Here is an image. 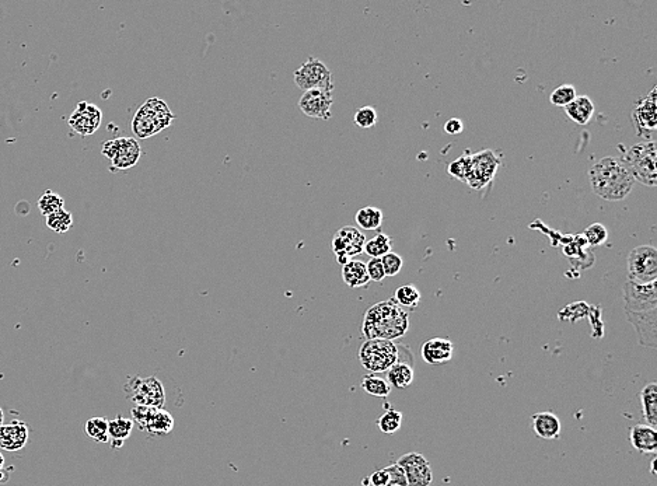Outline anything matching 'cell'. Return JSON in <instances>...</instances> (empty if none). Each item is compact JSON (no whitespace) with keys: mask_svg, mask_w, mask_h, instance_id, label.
I'll use <instances>...</instances> for the list:
<instances>
[{"mask_svg":"<svg viewBox=\"0 0 657 486\" xmlns=\"http://www.w3.org/2000/svg\"><path fill=\"white\" fill-rule=\"evenodd\" d=\"M593 192L601 199L617 202L625 199L635 184L621 157L607 156L598 160L589 170Z\"/></svg>","mask_w":657,"mask_h":486,"instance_id":"1","label":"cell"},{"mask_svg":"<svg viewBox=\"0 0 657 486\" xmlns=\"http://www.w3.org/2000/svg\"><path fill=\"white\" fill-rule=\"evenodd\" d=\"M409 330V317L405 308L394 299L371 306L363 318L362 333L367 339H385L394 342Z\"/></svg>","mask_w":657,"mask_h":486,"instance_id":"2","label":"cell"},{"mask_svg":"<svg viewBox=\"0 0 657 486\" xmlns=\"http://www.w3.org/2000/svg\"><path fill=\"white\" fill-rule=\"evenodd\" d=\"M173 121L174 114L166 102L160 98H149L135 114L132 131L139 139H147L170 127Z\"/></svg>","mask_w":657,"mask_h":486,"instance_id":"3","label":"cell"},{"mask_svg":"<svg viewBox=\"0 0 657 486\" xmlns=\"http://www.w3.org/2000/svg\"><path fill=\"white\" fill-rule=\"evenodd\" d=\"M621 158L635 181H639L640 184L651 188L656 187L657 153L656 143L653 140L633 144Z\"/></svg>","mask_w":657,"mask_h":486,"instance_id":"4","label":"cell"},{"mask_svg":"<svg viewBox=\"0 0 657 486\" xmlns=\"http://www.w3.org/2000/svg\"><path fill=\"white\" fill-rule=\"evenodd\" d=\"M398 348L391 341L366 339L359 349L360 363L370 373H385L400 362Z\"/></svg>","mask_w":657,"mask_h":486,"instance_id":"5","label":"cell"},{"mask_svg":"<svg viewBox=\"0 0 657 486\" xmlns=\"http://www.w3.org/2000/svg\"><path fill=\"white\" fill-rule=\"evenodd\" d=\"M124 391L135 406L163 408L166 402V391L156 377H128Z\"/></svg>","mask_w":657,"mask_h":486,"instance_id":"6","label":"cell"},{"mask_svg":"<svg viewBox=\"0 0 657 486\" xmlns=\"http://www.w3.org/2000/svg\"><path fill=\"white\" fill-rule=\"evenodd\" d=\"M501 167V157L494 150H482L470 154L465 184L472 189H482L494 180Z\"/></svg>","mask_w":657,"mask_h":486,"instance_id":"7","label":"cell"},{"mask_svg":"<svg viewBox=\"0 0 657 486\" xmlns=\"http://www.w3.org/2000/svg\"><path fill=\"white\" fill-rule=\"evenodd\" d=\"M628 281L642 285L657 281V251L653 245H639L629 252Z\"/></svg>","mask_w":657,"mask_h":486,"instance_id":"8","label":"cell"},{"mask_svg":"<svg viewBox=\"0 0 657 486\" xmlns=\"http://www.w3.org/2000/svg\"><path fill=\"white\" fill-rule=\"evenodd\" d=\"M293 79L295 84L303 90V93L317 88L328 91L334 90L331 71L315 57H310L297 71H295Z\"/></svg>","mask_w":657,"mask_h":486,"instance_id":"9","label":"cell"},{"mask_svg":"<svg viewBox=\"0 0 657 486\" xmlns=\"http://www.w3.org/2000/svg\"><path fill=\"white\" fill-rule=\"evenodd\" d=\"M131 413L132 422L151 436H166L174 429L173 415L163 408L133 406Z\"/></svg>","mask_w":657,"mask_h":486,"instance_id":"10","label":"cell"},{"mask_svg":"<svg viewBox=\"0 0 657 486\" xmlns=\"http://www.w3.org/2000/svg\"><path fill=\"white\" fill-rule=\"evenodd\" d=\"M101 153L113 161L114 169L128 170L139 163L142 149L133 138H117L107 140L102 144Z\"/></svg>","mask_w":657,"mask_h":486,"instance_id":"11","label":"cell"},{"mask_svg":"<svg viewBox=\"0 0 657 486\" xmlns=\"http://www.w3.org/2000/svg\"><path fill=\"white\" fill-rule=\"evenodd\" d=\"M624 308L625 312H645L657 308L656 282L642 285L627 279L624 285Z\"/></svg>","mask_w":657,"mask_h":486,"instance_id":"12","label":"cell"},{"mask_svg":"<svg viewBox=\"0 0 657 486\" xmlns=\"http://www.w3.org/2000/svg\"><path fill=\"white\" fill-rule=\"evenodd\" d=\"M364 244L366 237L358 227L344 226L342 229H340L333 239V251L337 256L338 263L344 266L353 256L362 254Z\"/></svg>","mask_w":657,"mask_h":486,"instance_id":"13","label":"cell"},{"mask_svg":"<svg viewBox=\"0 0 657 486\" xmlns=\"http://www.w3.org/2000/svg\"><path fill=\"white\" fill-rule=\"evenodd\" d=\"M334 104L333 91L328 90H308L304 91L299 100V106L307 117L315 120H330L333 117L331 106Z\"/></svg>","mask_w":657,"mask_h":486,"instance_id":"14","label":"cell"},{"mask_svg":"<svg viewBox=\"0 0 657 486\" xmlns=\"http://www.w3.org/2000/svg\"><path fill=\"white\" fill-rule=\"evenodd\" d=\"M397 464L404 469L407 486H430L433 472L429 461L419 453H408L398 458Z\"/></svg>","mask_w":657,"mask_h":486,"instance_id":"15","label":"cell"},{"mask_svg":"<svg viewBox=\"0 0 657 486\" xmlns=\"http://www.w3.org/2000/svg\"><path fill=\"white\" fill-rule=\"evenodd\" d=\"M102 122V111L95 104L82 101L69 118V127L82 136L93 135Z\"/></svg>","mask_w":657,"mask_h":486,"instance_id":"16","label":"cell"},{"mask_svg":"<svg viewBox=\"0 0 657 486\" xmlns=\"http://www.w3.org/2000/svg\"><path fill=\"white\" fill-rule=\"evenodd\" d=\"M627 319L635 328L642 346L657 348V308L645 312H627Z\"/></svg>","mask_w":657,"mask_h":486,"instance_id":"17","label":"cell"},{"mask_svg":"<svg viewBox=\"0 0 657 486\" xmlns=\"http://www.w3.org/2000/svg\"><path fill=\"white\" fill-rule=\"evenodd\" d=\"M656 87L650 90V93L638 101L636 106L632 111L633 125L639 135L643 132H651L656 129L657 120H656Z\"/></svg>","mask_w":657,"mask_h":486,"instance_id":"18","label":"cell"},{"mask_svg":"<svg viewBox=\"0 0 657 486\" xmlns=\"http://www.w3.org/2000/svg\"><path fill=\"white\" fill-rule=\"evenodd\" d=\"M30 439V430L24 422L15 420L9 424L0 426V449L8 451H19L26 447Z\"/></svg>","mask_w":657,"mask_h":486,"instance_id":"19","label":"cell"},{"mask_svg":"<svg viewBox=\"0 0 657 486\" xmlns=\"http://www.w3.org/2000/svg\"><path fill=\"white\" fill-rule=\"evenodd\" d=\"M422 359L432 366L449 363L454 355V345L446 338H432L420 346Z\"/></svg>","mask_w":657,"mask_h":486,"instance_id":"20","label":"cell"},{"mask_svg":"<svg viewBox=\"0 0 657 486\" xmlns=\"http://www.w3.org/2000/svg\"><path fill=\"white\" fill-rule=\"evenodd\" d=\"M531 427L539 439L554 440L561 436L562 424L553 412H538L531 418Z\"/></svg>","mask_w":657,"mask_h":486,"instance_id":"21","label":"cell"},{"mask_svg":"<svg viewBox=\"0 0 657 486\" xmlns=\"http://www.w3.org/2000/svg\"><path fill=\"white\" fill-rule=\"evenodd\" d=\"M629 440L635 450L643 454H653L657 450V431L649 424L632 426Z\"/></svg>","mask_w":657,"mask_h":486,"instance_id":"22","label":"cell"},{"mask_svg":"<svg viewBox=\"0 0 657 486\" xmlns=\"http://www.w3.org/2000/svg\"><path fill=\"white\" fill-rule=\"evenodd\" d=\"M135 423L132 419L118 416L113 420H108V438L109 442H111L113 449H121L124 446V442L128 440L132 435Z\"/></svg>","mask_w":657,"mask_h":486,"instance_id":"23","label":"cell"},{"mask_svg":"<svg viewBox=\"0 0 657 486\" xmlns=\"http://www.w3.org/2000/svg\"><path fill=\"white\" fill-rule=\"evenodd\" d=\"M565 113L573 122L579 125H586L593 118L594 104L589 97L579 95L565 106Z\"/></svg>","mask_w":657,"mask_h":486,"instance_id":"24","label":"cell"},{"mask_svg":"<svg viewBox=\"0 0 657 486\" xmlns=\"http://www.w3.org/2000/svg\"><path fill=\"white\" fill-rule=\"evenodd\" d=\"M342 279L352 289L367 286L370 279L367 275L366 263L358 259H351L342 266Z\"/></svg>","mask_w":657,"mask_h":486,"instance_id":"25","label":"cell"},{"mask_svg":"<svg viewBox=\"0 0 657 486\" xmlns=\"http://www.w3.org/2000/svg\"><path fill=\"white\" fill-rule=\"evenodd\" d=\"M640 404L646 424L656 429L657 426V384L649 383L640 391Z\"/></svg>","mask_w":657,"mask_h":486,"instance_id":"26","label":"cell"},{"mask_svg":"<svg viewBox=\"0 0 657 486\" xmlns=\"http://www.w3.org/2000/svg\"><path fill=\"white\" fill-rule=\"evenodd\" d=\"M414 368L405 362H397L387 370V383L390 387L404 390L414 383Z\"/></svg>","mask_w":657,"mask_h":486,"instance_id":"27","label":"cell"},{"mask_svg":"<svg viewBox=\"0 0 657 486\" xmlns=\"http://www.w3.org/2000/svg\"><path fill=\"white\" fill-rule=\"evenodd\" d=\"M382 219H385V216H382V210L378 209V207H373V206H366V207L359 209L356 216H355L356 225L363 230H377V229H380L381 225H382Z\"/></svg>","mask_w":657,"mask_h":486,"instance_id":"28","label":"cell"},{"mask_svg":"<svg viewBox=\"0 0 657 486\" xmlns=\"http://www.w3.org/2000/svg\"><path fill=\"white\" fill-rule=\"evenodd\" d=\"M393 239L385 233H378L369 241H366L363 247V252H366L370 258H382L386 254L391 252Z\"/></svg>","mask_w":657,"mask_h":486,"instance_id":"29","label":"cell"},{"mask_svg":"<svg viewBox=\"0 0 657 486\" xmlns=\"http://www.w3.org/2000/svg\"><path fill=\"white\" fill-rule=\"evenodd\" d=\"M362 389L366 394L373 395V397H380V398H387L391 393V387L387 383V380L381 379V377L376 374H369L363 377Z\"/></svg>","mask_w":657,"mask_h":486,"instance_id":"30","label":"cell"},{"mask_svg":"<svg viewBox=\"0 0 657 486\" xmlns=\"http://www.w3.org/2000/svg\"><path fill=\"white\" fill-rule=\"evenodd\" d=\"M46 226L55 233L64 234L69 232L73 226V216L71 212L62 209L46 216Z\"/></svg>","mask_w":657,"mask_h":486,"instance_id":"31","label":"cell"},{"mask_svg":"<svg viewBox=\"0 0 657 486\" xmlns=\"http://www.w3.org/2000/svg\"><path fill=\"white\" fill-rule=\"evenodd\" d=\"M378 429L386 435H394L402 426V413L396 409H389L377 420Z\"/></svg>","mask_w":657,"mask_h":486,"instance_id":"32","label":"cell"},{"mask_svg":"<svg viewBox=\"0 0 657 486\" xmlns=\"http://www.w3.org/2000/svg\"><path fill=\"white\" fill-rule=\"evenodd\" d=\"M420 292L414 285H404L397 289L394 300L402 308H416L420 301Z\"/></svg>","mask_w":657,"mask_h":486,"instance_id":"33","label":"cell"},{"mask_svg":"<svg viewBox=\"0 0 657 486\" xmlns=\"http://www.w3.org/2000/svg\"><path fill=\"white\" fill-rule=\"evenodd\" d=\"M86 433L90 439L98 443L109 442L108 438V420L105 418H91L86 422Z\"/></svg>","mask_w":657,"mask_h":486,"instance_id":"34","label":"cell"},{"mask_svg":"<svg viewBox=\"0 0 657 486\" xmlns=\"http://www.w3.org/2000/svg\"><path fill=\"white\" fill-rule=\"evenodd\" d=\"M38 209L44 216H49L55 212L65 209V199L53 191H46L38 200Z\"/></svg>","mask_w":657,"mask_h":486,"instance_id":"35","label":"cell"},{"mask_svg":"<svg viewBox=\"0 0 657 486\" xmlns=\"http://www.w3.org/2000/svg\"><path fill=\"white\" fill-rule=\"evenodd\" d=\"M583 239L590 247H598L607 241L609 230L604 225L593 223L583 232Z\"/></svg>","mask_w":657,"mask_h":486,"instance_id":"36","label":"cell"},{"mask_svg":"<svg viewBox=\"0 0 657 486\" xmlns=\"http://www.w3.org/2000/svg\"><path fill=\"white\" fill-rule=\"evenodd\" d=\"M577 97L576 94V88L575 86L572 84H562L559 87H557L551 95H550V101L551 104L557 105V106H566L568 104H571L575 98Z\"/></svg>","mask_w":657,"mask_h":486,"instance_id":"37","label":"cell"},{"mask_svg":"<svg viewBox=\"0 0 657 486\" xmlns=\"http://www.w3.org/2000/svg\"><path fill=\"white\" fill-rule=\"evenodd\" d=\"M377 111L374 110L373 106H362L359 108V110L356 111L355 114V124L359 127V128H363V129H369V128H373L376 124H377Z\"/></svg>","mask_w":657,"mask_h":486,"instance_id":"38","label":"cell"},{"mask_svg":"<svg viewBox=\"0 0 657 486\" xmlns=\"http://www.w3.org/2000/svg\"><path fill=\"white\" fill-rule=\"evenodd\" d=\"M381 263H382V268H385L386 277H396L401 272L404 261L398 254L391 251L381 258Z\"/></svg>","mask_w":657,"mask_h":486,"instance_id":"39","label":"cell"},{"mask_svg":"<svg viewBox=\"0 0 657 486\" xmlns=\"http://www.w3.org/2000/svg\"><path fill=\"white\" fill-rule=\"evenodd\" d=\"M468 158H470V154L464 153L457 160H454L453 163H450V166H449V174L452 177H454L456 180H460V181L465 183L467 171H468Z\"/></svg>","mask_w":657,"mask_h":486,"instance_id":"40","label":"cell"},{"mask_svg":"<svg viewBox=\"0 0 657 486\" xmlns=\"http://www.w3.org/2000/svg\"><path fill=\"white\" fill-rule=\"evenodd\" d=\"M366 269H367L370 282L385 281L386 274H385V268H382V263H381V258H370L369 262L366 263Z\"/></svg>","mask_w":657,"mask_h":486,"instance_id":"41","label":"cell"},{"mask_svg":"<svg viewBox=\"0 0 657 486\" xmlns=\"http://www.w3.org/2000/svg\"><path fill=\"white\" fill-rule=\"evenodd\" d=\"M386 471L389 472L390 476V485L389 486H407V478L404 469L396 462L389 467H386Z\"/></svg>","mask_w":657,"mask_h":486,"instance_id":"42","label":"cell"},{"mask_svg":"<svg viewBox=\"0 0 657 486\" xmlns=\"http://www.w3.org/2000/svg\"><path fill=\"white\" fill-rule=\"evenodd\" d=\"M370 485L371 486H389L390 485V476L386 468L374 471L370 475Z\"/></svg>","mask_w":657,"mask_h":486,"instance_id":"43","label":"cell"},{"mask_svg":"<svg viewBox=\"0 0 657 486\" xmlns=\"http://www.w3.org/2000/svg\"><path fill=\"white\" fill-rule=\"evenodd\" d=\"M464 131V124L459 118H452L445 124V132L449 135H460Z\"/></svg>","mask_w":657,"mask_h":486,"instance_id":"44","label":"cell"},{"mask_svg":"<svg viewBox=\"0 0 657 486\" xmlns=\"http://www.w3.org/2000/svg\"><path fill=\"white\" fill-rule=\"evenodd\" d=\"M656 460H657V458H656V456H654V457L651 458V461H650V472H651V474H656V468H654Z\"/></svg>","mask_w":657,"mask_h":486,"instance_id":"45","label":"cell"},{"mask_svg":"<svg viewBox=\"0 0 657 486\" xmlns=\"http://www.w3.org/2000/svg\"><path fill=\"white\" fill-rule=\"evenodd\" d=\"M3 424H5V412L2 408H0V426H3Z\"/></svg>","mask_w":657,"mask_h":486,"instance_id":"46","label":"cell"},{"mask_svg":"<svg viewBox=\"0 0 657 486\" xmlns=\"http://www.w3.org/2000/svg\"><path fill=\"white\" fill-rule=\"evenodd\" d=\"M3 467H5V457L2 453H0V469H3Z\"/></svg>","mask_w":657,"mask_h":486,"instance_id":"47","label":"cell"},{"mask_svg":"<svg viewBox=\"0 0 657 486\" xmlns=\"http://www.w3.org/2000/svg\"><path fill=\"white\" fill-rule=\"evenodd\" d=\"M393 486H394V485H393Z\"/></svg>","mask_w":657,"mask_h":486,"instance_id":"48","label":"cell"}]
</instances>
